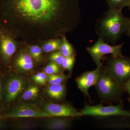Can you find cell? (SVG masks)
I'll return each mask as SVG.
<instances>
[{
	"mask_svg": "<svg viewBox=\"0 0 130 130\" xmlns=\"http://www.w3.org/2000/svg\"><path fill=\"white\" fill-rule=\"evenodd\" d=\"M19 16L34 23L53 21L64 32L81 20L79 0H0V28L7 29Z\"/></svg>",
	"mask_w": 130,
	"mask_h": 130,
	"instance_id": "cell-1",
	"label": "cell"
},
{
	"mask_svg": "<svg viewBox=\"0 0 130 130\" xmlns=\"http://www.w3.org/2000/svg\"><path fill=\"white\" fill-rule=\"evenodd\" d=\"M126 19L122 10L109 9L96 20V32L105 41L115 44L124 34Z\"/></svg>",
	"mask_w": 130,
	"mask_h": 130,
	"instance_id": "cell-2",
	"label": "cell"
},
{
	"mask_svg": "<svg viewBox=\"0 0 130 130\" xmlns=\"http://www.w3.org/2000/svg\"><path fill=\"white\" fill-rule=\"evenodd\" d=\"M101 98L119 101L125 91L116 78L102 65L95 85Z\"/></svg>",
	"mask_w": 130,
	"mask_h": 130,
	"instance_id": "cell-3",
	"label": "cell"
},
{
	"mask_svg": "<svg viewBox=\"0 0 130 130\" xmlns=\"http://www.w3.org/2000/svg\"><path fill=\"white\" fill-rule=\"evenodd\" d=\"M105 67L123 87L130 80V58L111 55L107 58Z\"/></svg>",
	"mask_w": 130,
	"mask_h": 130,
	"instance_id": "cell-4",
	"label": "cell"
},
{
	"mask_svg": "<svg viewBox=\"0 0 130 130\" xmlns=\"http://www.w3.org/2000/svg\"><path fill=\"white\" fill-rule=\"evenodd\" d=\"M124 43H123L119 45L112 46L99 37L94 45L87 47L86 50L97 67L102 66V60L103 56L106 55L111 54L116 57L124 56L122 53V49Z\"/></svg>",
	"mask_w": 130,
	"mask_h": 130,
	"instance_id": "cell-5",
	"label": "cell"
},
{
	"mask_svg": "<svg viewBox=\"0 0 130 130\" xmlns=\"http://www.w3.org/2000/svg\"><path fill=\"white\" fill-rule=\"evenodd\" d=\"M82 115L105 116H122L130 117V111L125 110L123 108L122 101L116 106H103L101 104L96 106L86 105L81 109Z\"/></svg>",
	"mask_w": 130,
	"mask_h": 130,
	"instance_id": "cell-6",
	"label": "cell"
},
{
	"mask_svg": "<svg viewBox=\"0 0 130 130\" xmlns=\"http://www.w3.org/2000/svg\"><path fill=\"white\" fill-rule=\"evenodd\" d=\"M16 48L17 45L13 35L0 28V56L3 63H9Z\"/></svg>",
	"mask_w": 130,
	"mask_h": 130,
	"instance_id": "cell-7",
	"label": "cell"
},
{
	"mask_svg": "<svg viewBox=\"0 0 130 130\" xmlns=\"http://www.w3.org/2000/svg\"><path fill=\"white\" fill-rule=\"evenodd\" d=\"M25 86L23 78L17 76L10 77L3 86V95L6 101H14L22 92Z\"/></svg>",
	"mask_w": 130,
	"mask_h": 130,
	"instance_id": "cell-8",
	"label": "cell"
},
{
	"mask_svg": "<svg viewBox=\"0 0 130 130\" xmlns=\"http://www.w3.org/2000/svg\"><path fill=\"white\" fill-rule=\"evenodd\" d=\"M6 118H45L52 117L44 110L29 105H22L17 107L5 114Z\"/></svg>",
	"mask_w": 130,
	"mask_h": 130,
	"instance_id": "cell-9",
	"label": "cell"
},
{
	"mask_svg": "<svg viewBox=\"0 0 130 130\" xmlns=\"http://www.w3.org/2000/svg\"><path fill=\"white\" fill-rule=\"evenodd\" d=\"M44 110L51 117H79L83 116L76 108L67 105L48 103L44 106Z\"/></svg>",
	"mask_w": 130,
	"mask_h": 130,
	"instance_id": "cell-10",
	"label": "cell"
},
{
	"mask_svg": "<svg viewBox=\"0 0 130 130\" xmlns=\"http://www.w3.org/2000/svg\"><path fill=\"white\" fill-rule=\"evenodd\" d=\"M102 65L97 67V68L93 71L84 73L76 79L78 88L88 97H89V89L96 84Z\"/></svg>",
	"mask_w": 130,
	"mask_h": 130,
	"instance_id": "cell-11",
	"label": "cell"
},
{
	"mask_svg": "<svg viewBox=\"0 0 130 130\" xmlns=\"http://www.w3.org/2000/svg\"><path fill=\"white\" fill-rule=\"evenodd\" d=\"M14 65L18 69L24 71L32 70L34 67L32 58L29 54L23 53L19 55L15 59Z\"/></svg>",
	"mask_w": 130,
	"mask_h": 130,
	"instance_id": "cell-12",
	"label": "cell"
},
{
	"mask_svg": "<svg viewBox=\"0 0 130 130\" xmlns=\"http://www.w3.org/2000/svg\"><path fill=\"white\" fill-rule=\"evenodd\" d=\"M70 126L71 123L69 120L60 118L50 120L45 125V128L49 130H64Z\"/></svg>",
	"mask_w": 130,
	"mask_h": 130,
	"instance_id": "cell-13",
	"label": "cell"
},
{
	"mask_svg": "<svg viewBox=\"0 0 130 130\" xmlns=\"http://www.w3.org/2000/svg\"><path fill=\"white\" fill-rule=\"evenodd\" d=\"M66 88L64 85H51L47 89V93L51 98L58 101L64 98L65 95Z\"/></svg>",
	"mask_w": 130,
	"mask_h": 130,
	"instance_id": "cell-14",
	"label": "cell"
},
{
	"mask_svg": "<svg viewBox=\"0 0 130 130\" xmlns=\"http://www.w3.org/2000/svg\"><path fill=\"white\" fill-rule=\"evenodd\" d=\"M60 50L64 57L74 55V50L72 45L68 42L64 36H63L62 37V43Z\"/></svg>",
	"mask_w": 130,
	"mask_h": 130,
	"instance_id": "cell-15",
	"label": "cell"
},
{
	"mask_svg": "<svg viewBox=\"0 0 130 130\" xmlns=\"http://www.w3.org/2000/svg\"><path fill=\"white\" fill-rule=\"evenodd\" d=\"M61 43L62 39H54L46 43L43 46L42 49L46 53L60 50Z\"/></svg>",
	"mask_w": 130,
	"mask_h": 130,
	"instance_id": "cell-16",
	"label": "cell"
},
{
	"mask_svg": "<svg viewBox=\"0 0 130 130\" xmlns=\"http://www.w3.org/2000/svg\"><path fill=\"white\" fill-rule=\"evenodd\" d=\"M130 0H106L109 9L123 10L127 7Z\"/></svg>",
	"mask_w": 130,
	"mask_h": 130,
	"instance_id": "cell-17",
	"label": "cell"
},
{
	"mask_svg": "<svg viewBox=\"0 0 130 130\" xmlns=\"http://www.w3.org/2000/svg\"><path fill=\"white\" fill-rule=\"evenodd\" d=\"M39 91V88L37 86H30L23 94L22 98L26 101L34 99L38 95Z\"/></svg>",
	"mask_w": 130,
	"mask_h": 130,
	"instance_id": "cell-18",
	"label": "cell"
},
{
	"mask_svg": "<svg viewBox=\"0 0 130 130\" xmlns=\"http://www.w3.org/2000/svg\"><path fill=\"white\" fill-rule=\"evenodd\" d=\"M44 71L46 74L48 75L58 74L60 72V66L53 61H51L44 68Z\"/></svg>",
	"mask_w": 130,
	"mask_h": 130,
	"instance_id": "cell-19",
	"label": "cell"
},
{
	"mask_svg": "<svg viewBox=\"0 0 130 130\" xmlns=\"http://www.w3.org/2000/svg\"><path fill=\"white\" fill-rule=\"evenodd\" d=\"M66 79V77L60 74H52L49 75L48 81L50 85L61 84Z\"/></svg>",
	"mask_w": 130,
	"mask_h": 130,
	"instance_id": "cell-20",
	"label": "cell"
},
{
	"mask_svg": "<svg viewBox=\"0 0 130 130\" xmlns=\"http://www.w3.org/2000/svg\"><path fill=\"white\" fill-rule=\"evenodd\" d=\"M75 61V55L64 57L61 66L65 70L71 71L73 68Z\"/></svg>",
	"mask_w": 130,
	"mask_h": 130,
	"instance_id": "cell-21",
	"label": "cell"
},
{
	"mask_svg": "<svg viewBox=\"0 0 130 130\" xmlns=\"http://www.w3.org/2000/svg\"><path fill=\"white\" fill-rule=\"evenodd\" d=\"M30 55L32 58L38 61L41 56L42 50L40 47L36 45L31 46L29 48Z\"/></svg>",
	"mask_w": 130,
	"mask_h": 130,
	"instance_id": "cell-22",
	"label": "cell"
},
{
	"mask_svg": "<svg viewBox=\"0 0 130 130\" xmlns=\"http://www.w3.org/2000/svg\"><path fill=\"white\" fill-rule=\"evenodd\" d=\"M64 57L60 51H57L51 54L50 59L51 61H53L59 66H61Z\"/></svg>",
	"mask_w": 130,
	"mask_h": 130,
	"instance_id": "cell-23",
	"label": "cell"
},
{
	"mask_svg": "<svg viewBox=\"0 0 130 130\" xmlns=\"http://www.w3.org/2000/svg\"><path fill=\"white\" fill-rule=\"evenodd\" d=\"M32 78L36 83L44 85L46 82L47 76L45 72H39L33 76Z\"/></svg>",
	"mask_w": 130,
	"mask_h": 130,
	"instance_id": "cell-24",
	"label": "cell"
},
{
	"mask_svg": "<svg viewBox=\"0 0 130 130\" xmlns=\"http://www.w3.org/2000/svg\"><path fill=\"white\" fill-rule=\"evenodd\" d=\"M124 34H125L127 36L130 37V17L127 18Z\"/></svg>",
	"mask_w": 130,
	"mask_h": 130,
	"instance_id": "cell-25",
	"label": "cell"
},
{
	"mask_svg": "<svg viewBox=\"0 0 130 130\" xmlns=\"http://www.w3.org/2000/svg\"><path fill=\"white\" fill-rule=\"evenodd\" d=\"M4 97L3 95V82L1 79H0V102L2 101Z\"/></svg>",
	"mask_w": 130,
	"mask_h": 130,
	"instance_id": "cell-26",
	"label": "cell"
},
{
	"mask_svg": "<svg viewBox=\"0 0 130 130\" xmlns=\"http://www.w3.org/2000/svg\"><path fill=\"white\" fill-rule=\"evenodd\" d=\"M125 91H126L129 94L130 96V79L123 86Z\"/></svg>",
	"mask_w": 130,
	"mask_h": 130,
	"instance_id": "cell-27",
	"label": "cell"
},
{
	"mask_svg": "<svg viewBox=\"0 0 130 130\" xmlns=\"http://www.w3.org/2000/svg\"><path fill=\"white\" fill-rule=\"evenodd\" d=\"M4 118H5L4 116H2L0 115V128H2L3 126L4 123L2 119Z\"/></svg>",
	"mask_w": 130,
	"mask_h": 130,
	"instance_id": "cell-28",
	"label": "cell"
},
{
	"mask_svg": "<svg viewBox=\"0 0 130 130\" xmlns=\"http://www.w3.org/2000/svg\"><path fill=\"white\" fill-rule=\"evenodd\" d=\"M127 7H128L129 8V9L130 10V0L129 1V3H128V6H127Z\"/></svg>",
	"mask_w": 130,
	"mask_h": 130,
	"instance_id": "cell-29",
	"label": "cell"
},
{
	"mask_svg": "<svg viewBox=\"0 0 130 130\" xmlns=\"http://www.w3.org/2000/svg\"><path fill=\"white\" fill-rule=\"evenodd\" d=\"M128 101H129V102L130 103V96L129 98H128Z\"/></svg>",
	"mask_w": 130,
	"mask_h": 130,
	"instance_id": "cell-30",
	"label": "cell"
}]
</instances>
